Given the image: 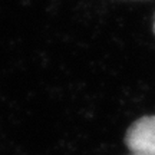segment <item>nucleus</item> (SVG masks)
Returning <instances> with one entry per match:
<instances>
[{"instance_id": "f257e3e1", "label": "nucleus", "mask_w": 155, "mask_h": 155, "mask_svg": "<svg viewBox=\"0 0 155 155\" xmlns=\"http://www.w3.org/2000/svg\"><path fill=\"white\" fill-rule=\"evenodd\" d=\"M125 145L131 154L155 155V115L142 116L128 128Z\"/></svg>"}, {"instance_id": "f03ea898", "label": "nucleus", "mask_w": 155, "mask_h": 155, "mask_svg": "<svg viewBox=\"0 0 155 155\" xmlns=\"http://www.w3.org/2000/svg\"><path fill=\"white\" fill-rule=\"evenodd\" d=\"M154 33H155V19H154Z\"/></svg>"}, {"instance_id": "7ed1b4c3", "label": "nucleus", "mask_w": 155, "mask_h": 155, "mask_svg": "<svg viewBox=\"0 0 155 155\" xmlns=\"http://www.w3.org/2000/svg\"><path fill=\"white\" fill-rule=\"evenodd\" d=\"M131 155H138V154H131Z\"/></svg>"}]
</instances>
